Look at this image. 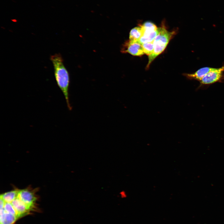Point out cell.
Here are the masks:
<instances>
[{"label": "cell", "instance_id": "obj_6", "mask_svg": "<svg viewBox=\"0 0 224 224\" xmlns=\"http://www.w3.org/2000/svg\"><path fill=\"white\" fill-rule=\"evenodd\" d=\"M122 50V52L128 53L136 56H140L144 54L142 44L138 41L129 40L125 43Z\"/></svg>", "mask_w": 224, "mask_h": 224}, {"label": "cell", "instance_id": "obj_3", "mask_svg": "<svg viewBox=\"0 0 224 224\" xmlns=\"http://www.w3.org/2000/svg\"><path fill=\"white\" fill-rule=\"evenodd\" d=\"M224 64L221 67L216 68L206 75L199 81L198 89L206 88L210 85L217 82H222L224 81Z\"/></svg>", "mask_w": 224, "mask_h": 224}, {"label": "cell", "instance_id": "obj_1", "mask_svg": "<svg viewBox=\"0 0 224 224\" xmlns=\"http://www.w3.org/2000/svg\"><path fill=\"white\" fill-rule=\"evenodd\" d=\"M54 69V73L57 84L65 97L67 107L69 110L72 107L69 101V87L70 79L68 73L65 67L63 58L59 54H56L50 56Z\"/></svg>", "mask_w": 224, "mask_h": 224}, {"label": "cell", "instance_id": "obj_4", "mask_svg": "<svg viewBox=\"0 0 224 224\" xmlns=\"http://www.w3.org/2000/svg\"><path fill=\"white\" fill-rule=\"evenodd\" d=\"M140 26L142 30V35L138 42L142 44L153 41L159 32L156 26L154 23L147 21Z\"/></svg>", "mask_w": 224, "mask_h": 224}, {"label": "cell", "instance_id": "obj_2", "mask_svg": "<svg viewBox=\"0 0 224 224\" xmlns=\"http://www.w3.org/2000/svg\"><path fill=\"white\" fill-rule=\"evenodd\" d=\"M158 29L159 32L153 40V52L148 56L147 68H149L153 61L164 51L175 32V31H168L164 26L158 27Z\"/></svg>", "mask_w": 224, "mask_h": 224}, {"label": "cell", "instance_id": "obj_10", "mask_svg": "<svg viewBox=\"0 0 224 224\" xmlns=\"http://www.w3.org/2000/svg\"><path fill=\"white\" fill-rule=\"evenodd\" d=\"M142 35V30L140 26L136 27L130 31L129 40L132 41H138Z\"/></svg>", "mask_w": 224, "mask_h": 224}, {"label": "cell", "instance_id": "obj_5", "mask_svg": "<svg viewBox=\"0 0 224 224\" xmlns=\"http://www.w3.org/2000/svg\"><path fill=\"white\" fill-rule=\"evenodd\" d=\"M17 196L31 210L34 207L36 197L30 189H18Z\"/></svg>", "mask_w": 224, "mask_h": 224}, {"label": "cell", "instance_id": "obj_9", "mask_svg": "<svg viewBox=\"0 0 224 224\" xmlns=\"http://www.w3.org/2000/svg\"><path fill=\"white\" fill-rule=\"evenodd\" d=\"M0 224H13L18 219L16 216L9 213L4 208H0Z\"/></svg>", "mask_w": 224, "mask_h": 224}, {"label": "cell", "instance_id": "obj_7", "mask_svg": "<svg viewBox=\"0 0 224 224\" xmlns=\"http://www.w3.org/2000/svg\"><path fill=\"white\" fill-rule=\"evenodd\" d=\"M11 203L16 211L19 218L27 214L31 210L18 198L17 194L15 198Z\"/></svg>", "mask_w": 224, "mask_h": 224}, {"label": "cell", "instance_id": "obj_12", "mask_svg": "<svg viewBox=\"0 0 224 224\" xmlns=\"http://www.w3.org/2000/svg\"><path fill=\"white\" fill-rule=\"evenodd\" d=\"M4 208L6 211L16 216L18 218H19L16 211L11 203L4 202Z\"/></svg>", "mask_w": 224, "mask_h": 224}, {"label": "cell", "instance_id": "obj_11", "mask_svg": "<svg viewBox=\"0 0 224 224\" xmlns=\"http://www.w3.org/2000/svg\"><path fill=\"white\" fill-rule=\"evenodd\" d=\"M142 45L144 54L149 56L153 53L154 49L153 41L143 43Z\"/></svg>", "mask_w": 224, "mask_h": 224}, {"label": "cell", "instance_id": "obj_8", "mask_svg": "<svg viewBox=\"0 0 224 224\" xmlns=\"http://www.w3.org/2000/svg\"><path fill=\"white\" fill-rule=\"evenodd\" d=\"M215 68L210 67H204L200 68L194 73L184 75L189 79L200 81L205 75Z\"/></svg>", "mask_w": 224, "mask_h": 224}]
</instances>
